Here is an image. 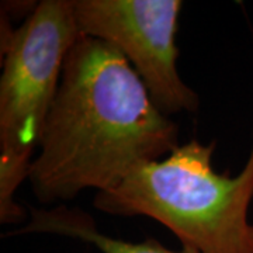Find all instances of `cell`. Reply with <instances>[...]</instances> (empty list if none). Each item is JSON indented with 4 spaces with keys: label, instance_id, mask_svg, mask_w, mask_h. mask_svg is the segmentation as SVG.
Segmentation results:
<instances>
[{
    "label": "cell",
    "instance_id": "6da1fadb",
    "mask_svg": "<svg viewBox=\"0 0 253 253\" xmlns=\"http://www.w3.org/2000/svg\"><path fill=\"white\" fill-rule=\"evenodd\" d=\"M179 135L124 55L82 36L66 56L28 181L42 206L103 193L166 158Z\"/></svg>",
    "mask_w": 253,
    "mask_h": 253
},
{
    "label": "cell",
    "instance_id": "7a4b0ae2",
    "mask_svg": "<svg viewBox=\"0 0 253 253\" xmlns=\"http://www.w3.org/2000/svg\"><path fill=\"white\" fill-rule=\"evenodd\" d=\"M215 141L190 139L166 158L135 169L93 206L113 217H146L200 253H253L252 148L236 176L212 166Z\"/></svg>",
    "mask_w": 253,
    "mask_h": 253
},
{
    "label": "cell",
    "instance_id": "3957f363",
    "mask_svg": "<svg viewBox=\"0 0 253 253\" xmlns=\"http://www.w3.org/2000/svg\"><path fill=\"white\" fill-rule=\"evenodd\" d=\"M73 0H41L0 58V224L27 222L16 200L28 180L66 56L81 38Z\"/></svg>",
    "mask_w": 253,
    "mask_h": 253
},
{
    "label": "cell",
    "instance_id": "277c9868",
    "mask_svg": "<svg viewBox=\"0 0 253 253\" xmlns=\"http://www.w3.org/2000/svg\"><path fill=\"white\" fill-rule=\"evenodd\" d=\"M81 34L124 55L166 116L196 113L200 96L181 79L176 37L180 0H73Z\"/></svg>",
    "mask_w": 253,
    "mask_h": 253
},
{
    "label": "cell",
    "instance_id": "5b68a950",
    "mask_svg": "<svg viewBox=\"0 0 253 253\" xmlns=\"http://www.w3.org/2000/svg\"><path fill=\"white\" fill-rule=\"evenodd\" d=\"M48 234L78 239L99 249L101 253H200L191 246L181 245L179 251L162 245L155 238L141 242L124 241L106 235L89 212L79 207L56 206L51 208L33 207L28 211L27 222L10 235Z\"/></svg>",
    "mask_w": 253,
    "mask_h": 253
},
{
    "label": "cell",
    "instance_id": "8992f818",
    "mask_svg": "<svg viewBox=\"0 0 253 253\" xmlns=\"http://www.w3.org/2000/svg\"><path fill=\"white\" fill-rule=\"evenodd\" d=\"M40 1L36 0H3L0 6V14L6 16L10 21L18 20L21 24L36 13Z\"/></svg>",
    "mask_w": 253,
    "mask_h": 253
}]
</instances>
